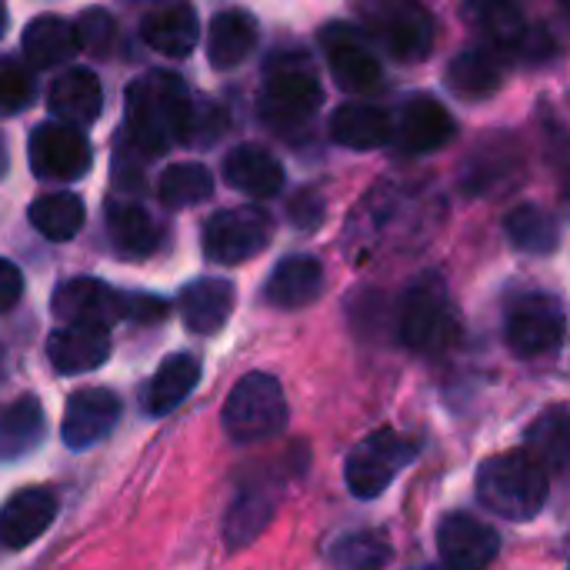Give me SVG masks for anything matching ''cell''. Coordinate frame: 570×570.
Masks as SVG:
<instances>
[{
  "mask_svg": "<svg viewBox=\"0 0 570 570\" xmlns=\"http://www.w3.org/2000/svg\"><path fill=\"white\" fill-rule=\"evenodd\" d=\"M83 220H87L83 200L77 194H67V190L43 194V197H37L30 204V224H33V230L40 237L53 240V244L73 240L83 230Z\"/></svg>",
  "mask_w": 570,
  "mask_h": 570,
  "instance_id": "obj_33",
  "label": "cell"
},
{
  "mask_svg": "<svg viewBox=\"0 0 570 570\" xmlns=\"http://www.w3.org/2000/svg\"><path fill=\"white\" fill-rule=\"evenodd\" d=\"M234 304H237V291L224 277H197L177 297V311L184 317V327L190 334H200V337L217 334L230 321Z\"/></svg>",
  "mask_w": 570,
  "mask_h": 570,
  "instance_id": "obj_17",
  "label": "cell"
},
{
  "mask_svg": "<svg viewBox=\"0 0 570 570\" xmlns=\"http://www.w3.org/2000/svg\"><path fill=\"white\" fill-rule=\"evenodd\" d=\"M117 421H120V397L107 387H83L67 397L60 438L70 451L80 454L100 444L104 438H110Z\"/></svg>",
  "mask_w": 570,
  "mask_h": 570,
  "instance_id": "obj_13",
  "label": "cell"
},
{
  "mask_svg": "<svg viewBox=\"0 0 570 570\" xmlns=\"http://www.w3.org/2000/svg\"><path fill=\"white\" fill-rule=\"evenodd\" d=\"M364 27L404 63H417L434 47V20L417 0H357Z\"/></svg>",
  "mask_w": 570,
  "mask_h": 570,
  "instance_id": "obj_8",
  "label": "cell"
},
{
  "mask_svg": "<svg viewBox=\"0 0 570 570\" xmlns=\"http://www.w3.org/2000/svg\"><path fill=\"white\" fill-rule=\"evenodd\" d=\"M274 224L267 217V210L257 207H230L220 210L214 217H207L204 224V254L210 264H244L250 257H257L267 244H271Z\"/></svg>",
  "mask_w": 570,
  "mask_h": 570,
  "instance_id": "obj_11",
  "label": "cell"
},
{
  "mask_svg": "<svg viewBox=\"0 0 570 570\" xmlns=\"http://www.w3.org/2000/svg\"><path fill=\"white\" fill-rule=\"evenodd\" d=\"M524 451L548 471V474H561L570 461V421L568 407L558 404L551 411H544L531 428H528V441Z\"/></svg>",
  "mask_w": 570,
  "mask_h": 570,
  "instance_id": "obj_32",
  "label": "cell"
},
{
  "mask_svg": "<svg viewBox=\"0 0 570 570\" xmlns=\"http://www.w3.org/2000/svg\"><path fill=\"white\" fill-rule=\"evenodd\" d=\"M23 297V274L13 261L0 257V314L13 311Z\"/></svg>",
  "mask_w": 570,
  "mask_h": 570,
  "instance_id": "obj_40",
  "label": "cell"
},
{
  "mask_svg": "<svg viewBox=\"0 0 570 570\" xmlns=\"http://www.w3.org/2000/svg\"><path fill=\"white\" fill-rule=\"evenodd\" d=\"M501 80H504V67L491 47H468L448 67V87L461 100H484L498 94Z\"/></svg>",
  "mask_w": 570,
  "mask_h": 570,
  "instance_id": "obj_30",
  "label": "cell"
},
{
  "mask_svg": "<svg viewBox=\"0 0 570 570\" xmlns=\"http://www.w3.org/2000/svg\"><path fill=\"white\" fill-rule=\"evenodd\" d=\"M394 551L381 531H351L327 548L331 570H384Z\"/></svg>",
  "mask_w": 570,
  "mask_h": 570,
  "instance_id": "obj_34",
  "label": "cell"
},
{
  "mask_svg": "<svg viewBox=\"0 0 570 570\" xmlns=\"http://www.w3.org/2000/svg\"><path fill=\"white\" fill-rule=\"evenodd\" d=\"M7 167H10V154H7V144H3V137H0V180H3V174H7Z\"/></svg>",
  "mask_w": 570,
  "mask_h": 570,
  "instance_id": "obj_41",
  "label": "cell"
},
{
  "mask_svg": "<svg viewBox=\"0 0 570 570\" xmlns=\"http://www.w3.org/2000/svg\"><path fill=\"white\" fill-rule=\"evenodd\" d=\"M224 180L250 197H274L284 187L281 160L261 144H240L224 157Z\"/></svg>",
  "mask_w": 570,
  "mask_h": 570,
  "instance_id": "obj_21",
  "label": "cell"
},
{
  "mask_svg": "<svg viewBox=\"0 0 570 570\" xmlns=\"http://www.w3.org/2000/svg\"><path fill=\"white\" fill-rule=\"evenodd\" d=\"M324 104L317 67L301 50H274L264 67V87L257 100L261 120L277 134H301L311 127Z\"/></svg>",
  "mask_w": 570,
  "mask_h": 570,
  "instance_id": "obj_2",
  "label": "cell"
},
{
  "mask_svg": "<svg viewBox=\"0 0 570 570\" xmlns=\"http://www.w3.org/2000/svg\"><path fill=\"white\" fill-rule=\"evenodd\" d=\"M80 50L77 43V30L70 20L57 17V13H40L23 27V53L37 70H50L67 63L73 53Z\"/></svg>",
  "mask_w": 570,
  "mask_h": 570,
  "instance_id": "obj_26",
  "label": "cell"
},
{
  "mask_svg": "<svg viewBox=\"0 0 570 570\" xmlns=\"http://www.w3.org/2000/svg\"><path fill=\"white\" fill-rule=\"evenodd\" d=\"M107 230L120 257L127 261H144L160 247V227L147 214V207L117 200L107 207Z\"/></svg>",
  "mask_w": 570,
  "mask_h": 570,
  "instance_id": "obj_27",
  "label": "cell"
},
{
  "mask_svg": "<svg viewBox=\"0 0 570 570\" xmlns=\"http://www.w3.org/2000/svg\"><path fill=\"white\" fill-rule=\"evenodd\" d=\"M194 100L177 73L150 70L127 87V137L130 144L157 157L170 144H187Z\"/></svg>",
  "mask_w": 570,
  "mask_h": 570,
  "instance_id": "obj_1",
  "label": "cell"
},
{
  "mask_svg": "<svg viewBox=\"0 0 570 570\" xmlns=\"http://www.w3.org/2000/svg\"><path fill=\"white\" fill-rule=\"evenodd\" d=\"M144 43L164 57H187L197 47L200 37V23H197V10L184 0L157 7L144 17L140 23Z\"/></svg>",
  "mask_w": 570,
  "mask_h": 570,
  "instance_id": "obj_22",
  "label": "cell"
},
{
  "mask_svg": "<svg viewBox=\"0 0 570 570\" xmlns=\"http://www.w3.org/2000/svg\"><path fill=\"white\" fill-rule=\"evenodd\" d=\"M414 458H417V444L407 434H401L394 428L371 431L347 454V464H344L347 491L354 498H361V501H374V498H381L397 481V474Z\"/></svg>",
  "mask_w": 570,
  "mask_h": 570,
  "instance_id": "obj_7",
  "label": "cell"
},
{
  "mask_svg": "<svg viewBox=\"0 0 570 570\" xmlns=\"http://www.w3.org/2000/svg\"><path fill=\"white\" fill-rule=\"evenodd\" d=\"M73 30H77V43L87 47V50L97 53V57H107L110 47H114V40H117V23H114V17H110L107 10H100V7L83 10L80 20L73 23Z\"/></svg>",
  "mask_w": 570,
  "mask_h": 570,
  "instance_id": "obj_38",
  "label": "cell"
},
{
  "mask_svg": "<svg viewBox=\"0 0 570 570\" xmlns=\"http://www.w3.org/2000/svg\"><path fill=\"white\" fill-rule=\"evenodd\" d=\"M438 551L448 570H484L501 551V534L474 514L454 511L438 528Z\"/></svg>",
  "mask_w": 570,
  "mask_h": 570,
  "instance_id": "obj_14",
  "label": "cell"
},
{
  "mask_svg": "<svg viewBox=\"0 0 570 570\" xmlns=\"http://www.w3.org/2000/svg\"><path fill=\"white\" fill-rule=\"evenodd\" d=\"M271 511H274V504H271L264 494H257V491H244V494L234 501V508L227 511V524H224L227 541H230L234 548H240V544L254 541V538L264 531V524L271 521Z\"/></svg>",
  "mask_w": 570,
  "mask_h": 570,
  "instance_id": "obj_36",
  "label": "cell"
},
{
  "mask_svg": "<svg viewBox=\"0 0 570 570\" xmlns=\"http://www.w3.org/2000/svg\"><path fill=\"white\" fill-rule=\"evenodd\" d=\"M110 357V331L90 324H60L47 337V361L57 374L77 377L104 367Z\"/></svg>",
  "mask_w": 570,
  "mask_h": 570,
  "instance_id": "obj_16",
  "label": "cell"
},
{
  "mask_svg": "<svg viewBox=\"0 0 570 570\" xmlns=\"http://www.w3.org/2000/svg\"><path fill=\"white\" fill-rule=\"evenodd\" d=\"M504 230H508V240L524 250V254H534V257H544V254H554L561 247V224L558 217L541 207V204H518L508 220H504Z\"/></svg>",
  "mask_w": 570,
  "mask_h": 570,
  "instance_id": "obj_31",
  "label": "cell"
},
{
  "mask_svg": "<svg viewBox=\"0 0 570 570\" xmlns=\"http://www.w3.org/2000/svg\"><path fill=\"white\" fill-rule=\"evenodd\" d=\"M3 30H7V10H3V3H0V37H3Z\"/></svg>",
  "mask_w": 570,
  "mask_h": 570,
  "instance_id": "obj_42",
  "label": "cell"
},
{
  "mask_svg": "<svg viewBox=\"0 0 570 570\" xmlns=\"http://www.w3.org/2000/svg\"><path fill=\"white\" fill-rule=\"evenodd\" d=\"M47 107L57 120L73 124V127H87L100 117L104 110V87L97 80L94 70L87 67H70L63 70L50 90H47Z\"/></svg>",
  "mask_w": 570,
  "mask_h": 570,
  "instance_id": "obj_19",
  "label": "cell"
},
{
  "mask_svg": "<svg viewBox=\"0 0 570 570\" xmlns=\"http://www.w3.org/2000/svg\"><path fill=\"white\" fill-rule=\"evenodd\" d=\"M324 291V267L311 254L284 257L264 284V301L281 311H301L314 304Z\"/></svg>",
  "mask_w": 570,
  "mask_h": 570,
  "instance_id": "obj_18",
  "label": "cell"
},
{
  "mask_svg": "<svg viewBox=\"0 0 570 570\" xmlns=\"http://www.w3.org/2000/svg\"><path fill=\"white\" fill-rule=\"evenodd\" d=\"M291 224L301 230H317L324 224V197L314 190H304L291 200Z\"/></svg>",
  "mask_w": 570,
  "mask_h": 570,
  "instance_id": "obj_39",
  "label": "cell"
},
{
  "mask_svg": "<svg viewBox=\"0 0 570 570\" xmlns=\"http://www.w3.org/2000/svg\"><path fill=\"white\" fill-rule=\"evenodd\" d=\"M197 381H200L197 357H190V354H170V357H164V364L154 371V377H150V384L144 391L147 414H154V417L170 414L174 407H180L190 397V391L197 387Z\"/></svg>",
  "mask_w": 570,
  "mask_h": 570,
  "instance_id": "obj_28",
  "label": "cell"
},
{
  "mask_svg": "<svg viewBox=\"0 0 570 570\" xmlns=\"http://www.w3.org/2000/svg\"><path fill=\"white\" fill-rule=\"evenodd\" d=\"M50 311L60 324H90L110 331L120 321L154 324L167 314V304L150 294H124L97 277H73L53 291Z\"/></svg>",
  "mask_w": 570,
  "mask_h": 570,
  "instance_id": "obj_4",
  "label": "cell"
},
{
  "mask_svg": "<svg viewBox=\"0 0 570 570\" xmlns=\"http://www.w3.org/2000/svg\"><path fill=\"white\" fill-rule=\"evenodd\" d=\"M33 100V77L23 63L0 57V117L20 114Z\"/></svg>",
  "mask_w": 570,
  "mask_h": 570,
  "instance_id": "obj_37",
  "label": "cell"
},
{
  "mask_svg": "<svg viewBox=\"0 0 570 570\" xmlns=\"http://www.w3.org/2000/svg\"><path fill=\"white\" fill-rule=\"evenodd\" d=\"M27 157H30L33 177L53 180V184H73L90 170L94 150H90V140L80 134V127L63 124V120H47L33 127Z\"/></svg>",
  "mask_w": 570,
  "mask_h": 570,
  "instance_id": "obj_9",
  "label": "cell"
},
{
  "mask_svg": "<svg viewBox=\"0 0 570 570\" xmlns=\"http://www.w3.org/2000/svg\"><path fill=\"white\" fill-rule=\"evenodd\" d=\"M397 334H401V344L414 354H441L454 341L458 317H454V304H451L444 277L421 274L411 281L401 301Z\"/></svg>",
  "mask_w": 570,
  "mask_h": 570,
  "instance_id": "obj_5",
  "label": "cell"
},
{
  "mask_svg": "<svg viewBox=\"0 0 570 570\" xmlns=\"http://www.w3.org/2000/svg\"><path fill=\"white\" fill-rule=\"evenodd\" d=\"M551 494V474L521 448L478 468V501L504 521H534Z\"/></svg>",
  "mask_w": 570,
  "mask_h": 570,
  "instance_id": "obj_3",
  "label": "cell"
},
{
  "mask_svg": "<svg viewBox=\"0 0 570 570\" xmlns=\"http://www.w3.org/2000/svg\"><path fill=\"white\" fill-rule=\"evenodd\" d=\"M224 434L234 444H257L287 428V397L277 377L254 371L244 374L224 404Z\"/></svg>",
  "mask_w": 570,
  "mask_h": 570,
  "instance_id": "obj_6",
  "label": "cell"
},
{
  "mask_svg": "<svg viewBox=\"0 0 570 570\" xmlns=\"http://www.w3.org/2000/svg\"><path fill=\"white\" fill-rule=\"evenodd\" d=\"M47 434L43 404L33 394H20L17 401L0 407V464H13L30 458Z\"/></svg>",
  "mask_w": 570,
  "mask_h": 570,
  "instance_id": "obj_20",
  "label": "cell"
},
{
  "mask_svg": "<svg viewBox=\"0 0 570 570\" xmlns=\"http://www.w3.org/2000/svg\"><path fill=\"white\" fill-rule=\"evenodd\" d=\"M214 194V177L204 164H174L160 174L157 197L167 207H194Z\"/></svg>",
  "mask_w": 570,
  "mask_h": 570,
  "instance_id": "obj_35",
  "label": "cell"
},
{
  "mask_svg": "<svg viewBox=\"0 0 570 570\" xmlns=\"http://www.w3.org/2000/svg\"><path fill=\"white\" fill-rule=\"evenodd\" d=\"M461 13L498 50H518L528 40V20L514 0H464Z\"/></svg>",
  "mask_w": 570,
  "mask_h": 570,
  "instance_id": "obj_25",
  "label": "cell"
},
{
  "mask_svg": "<svg viewBox=\"0 0 570 570\" xmlns=\"http://www.w3.org/2000/svg\"><path fill=\"white\" fill-rule=\"evenodd\" d=\"M564 304L551 294H524L508 311V347L521 357H548L564 344Z\"/></svg>",
  "mask_w": 570,
  "mask_h": 570,
  "instance_id": "obj_10",
  "label": "cell"
},
{
  "mask_svg": "<svg viewBox=\"0 0 570 570\" xmlns=\"http://www.w3.org/2000/svg\"><path fill=\"white\" fill-rule=\"evenodd\" d=\"M331 137L347 150H374L391 140V117L374 104L347 100L331 117Z\"/></svg>",
  "mask_w": 570,
  "mask_h": 570,
  "instance_id": "obj_24",
  "label": "cell"
},
{
  "mask_svg": "<svg viewBox=\"0 0 570 570\" xmlns=\"http://www.w3.org/2000/svg\"><path fill=\"white\" fill-rule=\"evenodd\" d=\"M401 144L414 154H431L454 137V117L431 94H414L401 110Z\"/></svg>",
  "mask_w": 570,
  "mask_h": 570,
  "instance_id": "obj_23",
  "label": "cell"
},
{
  "mask_svg": "<svg viewBox=\"0 0 570 570\" xmlns=\"http://www.w3.org/2000/svg\"><path fill=\"white\" fill-rule=\"evenodd\" d=\"M257 43V20L247 10H224L207 30V60L217 70H230L250 57Z\"/></svg>",
  "mask_w": 570,
  "mask_h": 570,
  "instance_id": "obj_29",
  "label": "cell"
},
{
  "mask_svg": "<svg viewBox=\"0 0 570 570\" xmlns=\"http://www.w3.org/2000/svg\"><path fill=\"white\" fill-rule=\"evenodd\" d=\"M57 518V498L50 488H23L0 508V548L23 551L50 531Z\"/></svg>",
  "mask_w": 570,
  "mask_h": 570,
  "instance_id": "obj_15",
  "label": "cell"
},
{
  "mask_svg": "<svg viewBox=\"0 0 570 570\" xmlns=\"http://www.w3.org/2000/svg\"><path fill=\"white\" fill-rule=\"evenodd\" d=\"M321 50L341 90L361 94L381 83V60L361 27H351L344 20L327 23L321 30Z\"/></svg>",
  "mask_w": 570,
  "mask_h": 570,
  "instance_id": "obj_12",
  "label": "cell"
}]
</instances>
